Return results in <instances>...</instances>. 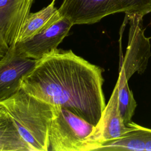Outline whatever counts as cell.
<instances>
[{
    "mask_svg": "<svg viewBox=\"0 0 151 151\" xmlns=\"http://www.w3.org/2000/svg\"><path fill=\"white\" fill-rule=\"evenodd\" d=\"M104 70L71 50L56 48L37 61L21 81L29 94L65 108L96 126L106 107Z\"/></svg>",
    "mask_w": 151,
    "mask_h": 151,
    "instance_id": "1",
    "label": "cell"
},
{
    "mask_svg": "<svg viewBox=\"0 0 151 151\" xmlns=\"http://www.w3.org/2000/svg\"><path fill=\"white\" fill-rule=\"evenodd\" d=\"M55 107L20 88L0 101V112L12 121L30 151L48 150V132Z\"/></svg>",
    "mask_w": 151,
    "mask_h": 151,
    "instance_id": "2",
    "label": "cell"
},
{
    "mask_svg": "<svg viewBox=\"0 0 151 151\" xmlns=\"http://www.w3.org/2000/svg\"><path fill=\"white\" fill-rule=\"evenodd\" d=\"M58 9L73 25L93 24L116 13L144 17L151 12V0H63Z\"/></svg>",
    "mask_w": 151,
    "mask_h": 151,
    "instance_id": "3",
    "label": "cell"
},
{
    "mask_svg": "<svg viewBox=\"0 0 151 151\" xmlns=\"http://www.w3.org/2000/svg\"><path fill=\"white\" fill-rule=\"evenodd\" d=\"M55 107L48 151H85L86 140L95 126L65 108Z\"/></svg>",
    "mask_w": 151,
    "mask_h": 151,
    "instance_id": "4",
    "label": "cell"
},
{
    "mask_svg": "<svg viewBox=\"0 0 151 151\" xmlns=\"http://www.w3.org/2000/svg\"><path fill=\"white\" fill-rule=\"evenodd\" d=\"M126 15L129 24L128 42L119 70H123L129 80L134 73L142 74L145 71L151 56V45L150 38L145 35L143 16L138 14Z\"/></svg>",
    "mask_w": 151,
    "mask_h": 151,
    "instance_id": "5",
    "label": "cell"
},
{
    "mask_svg": "<svg viewBox=\"0 0 151 151\" xmlns=\"http://www.w3.org/2000/svg\"><path fill=\"white\" fill-rule=\"evenodd\" d=\"M119 88V80L117 78L110 98L106 105L99 123L86 140L85 151L94 150L99 143L120 137L135 129L133 122L127 126L120 114L118 106Z\"/></svg>",
    "mask_w": 151,
    "mask_h": 151,
    "instance_id": "6",
    "label": "cell"
},
{
    "mask_svg": "<svg viewBox=\"0 0 151 151\" xmlns=\"http://www.w3.org/2000/svg\"><path fill=\"white\" fill-rule=\"evenodd\" d=\"M73 26V24L67 18L61 15L31 40L17 43L14 46L21 55L38 60L57 48Z\"/></svg>",
    "mask_w": 151,
    "mask_h": 151,
    "instance_id": "7",
    "label": "cell"
},
{
    "mask_svg": "<svg viewBox=\"0 0 151 151\" xmlns=\"http://www.w3.org/2000/svg\"><path fill=\"white\" fill-rule=\"evenodd\" d=\"M37 61L19 54L15 46L9 48L0 61V101L20 88L21 79L33 68Z\"/></svg>",
    "mask_w": 151,
    "mask_h": 151,
    "instance_id": "8",
    "label": "cell"
},
{
    "mask_svg": "<svg viewBox=\"0 0 151 151\" xmlns=\"http://www.w3.org/2000/svg\"><path fill=\"white\" fill-rule=\"evenodd\" d=\"M34 0H0V34L10 48L17 41Z\"/></svg>",
    "mask_w": 151,
    "mask_h": 151,
    "instance_id": "9",
    "label": "cell"
},
{
    "mask_svg": "<svg viewBox=\"0 0 151 151\" xmlns=\"http://www.w3.org/2000/svg\"><path fill=\"white\" fill-rule=\"evenodd\" d=\"M55 0L41 10L28 15L17 39V43L27 41L61 16L55 6ZM16 43V44H17Z\"/></svg>",
    "mask_w": 151,
    "mask_h": 151,
    "instance_id": "10",
    "label": "cell"
},
{
    "mask_svg": "<svg viewBox=\"0 0 151 151\" xmlns=\"http://www.w3.org/2000/svg\"><path fill=\"white\" fill-rule=\"evenodd\" d=\"M134 130L120 137L99 143L94 150H145L146 133L144 127L133 122Z\"/></svg>",
    "mask_w": 151,
    "mask_h": 151,
    "instance_id": "11",
    "label": "cell"
},
{
    "mask_svg": "<svg viewBox=\"0 0 151 151\" xmlns=\"http://www.w3.org/2000/svg\"><path fill=\"white\" fill-rule=\"evenodd\" d=\"M30 151L11 119L0 112V151Z\"/></svg>",
    "mask_w": 151,
    "mask_h": 151,
    "instance_id": "12",
    "label": "cell"
},
{
    "mask_svg": "<svg viewBox=\"0 0 151 151\" xmlns=\"http://www.w3.org/2000/svg\"><path fill=\"white\" fill-rule=\"evenodd\" d=\"M119 88L118 91V106L120 114L124 124L129 126L132 122V119L134 114L137 103L134 98L133 92L130 89L124 72L119 70Z\"/></svg>",
    "mask_w": 151,
    "mask_h": 151,
    "instance_id": "13",
    "label": "cell"
},
{
    "mask_svg": "<svg viewBox=\"0 0 151 151\" xmlns=\"http://www.w3.org/2000/svg\"><path fill=\"white\" fill-rule=\"evenodd\" d=\"M9 49V47L0 34V61L4 57Z\"/></svg>",
    "mask_w": 151,
    "mask_h": 151,
    "instance_id": "14",
    "label": "cell"
},
{
    "mask_svg": "<svg viewBox=\"0 0 151 151\" xmlns=\"http://www.w3.org/2000/svg\"><path fill=\"white\" fill-rule=\"evenodd\" d=\"M146 133V141H145V150L151 151V129L144 127Z\"/></svg>",
    "mask_w": 151,
    "mask_h": 151,
    "instance_id": "15",
    "label": "cell"
}]
</instances>
